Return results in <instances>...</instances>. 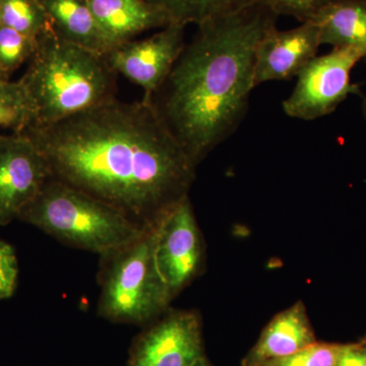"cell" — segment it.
Segmentation results:
<instances>
[{
    "mask_svg": "<svg viewBox=\"0 0 366 366\" xmlns=\"http://www.w3.org/2000/svg\"><path fill=\"white\" fill-rule=\"evenodd\" d=\"M21 134L52 177L153 228L189 197L197 165L146 100L117 98Z\"/></svg>",
    "mask_w": 366,
    "mask_h": 366,
    "instance_id": "1",
    "label": "cell"
},
{
    "mask_svg": "<svg viewBox=\"0 0 366 366\" xmlns=\"http://www.w3.org/2000/svg\"><path fill=\"white\" fill-rule=\"evenodd\" d=\"M277 19L259 0L204 21L162 85L143 98L196 165L244 119L255 89V50Z\"/></svg>",
    "mask_w": 366,
    "mask_h": 366,
    "instance_id": "2",
    "label": "cell"
},
{
    "mask_svg": "<svg viewBox=\"0 0 366 366\" xmlns=\"http://www.w3.org/2000/svg\"><path fill=\"white\" fill-rule=\"evenodd\" d=\"M117 74L103 55L66 42L50 29L37 38L20 79L32 115L28 127L52 124L117 98Z\"/></svg>",
    "mask_w": 366,
    "mask_h": 366,
    "instance_id": "3",
    "label": "cell"
},
{
    "mask_svg": "<svg viewBox=\"0 0 366 366\" xmlns=\"http://www.w3.org/2000/svg\"><path fill=\"white\" fill-rule=\"evenodd\" d=\"M19 220L64 244L100 257L134 242L151 229L53 177Z\"/></svg>",
    "mask_w": 366,
    "mask_h": 366,
    "instance_id": "4",
    "label": "cell"
},
{
    "mask_svg": "<svg viewBox=\"0 0 366 366\" xmlns=\"http://www.w3.org/2000/svg\"><path fill=\"white\" fill-rule=\"evenodd\" d=\"M154 229L109 254L101 255L99 317L117 324L147 325L172 301L154 259Z\"/></svg>",
    "mask_w": 366,
    "mask_h": 366,
    "instance_id": "5",
    "label": "cell"
},
{
    "mask_svg": "<svg viewBox=\"0 0 366 366\" xmlns=\"http://www.w3.org/2000/svg\"><path fill=\"white\" fill-rule=\"evenodd\" d=\"M366 59L365 50L333 48L315 56L297 74V83L283 102L288 117L315 120L331 114L349 95H360V85L351 81L354 66Z\"/></svg>",
    "mask_w": 366,
    "mask_h": 366,
    "instance_id": "6",
    "label": "cell"
},
{
    "mask_svg": "<svg viewBox=\"0 0 366 366\" xmlns=\"http://www.w3.org/2000/svg\"><path fill=\"white\" fill-rule=\"evenodd\" d=\"M154 259L172 298L201 271L203 239L189 197L175 204L155 226Z\"/></svg>",
    "mask_w": 366,
    "mask_h": 366,
    "instance_id": "7",
    "label": "cell"
},
{
    "mask_svg": "<svg viewBox=\"0 0 366 366\" xmlns=\"http://www.w3.org/2000/svg\"><path fill=\"white\" fill-rule=\"evenodd\" d=\"M207 358L196 312H172L134 339L127 366H194Z\"/></svg>",
    "mask_w": 366,
    "mask_h": 366,
    "instance_id": "8",
    "label": "cell"
},
{
    "mask_svg": "<svg viewBox=\"0 0 366 366\" xmlns=\"http://www.w3.org/2000/svg\"><path fill=\"white\" fill-rule=\"evenodd\" d=\"M51 177L47 161L30 137L0 134V225L19 220Z\"/></svg>",
    "mask_w": 366,
    "mask_h": 366,
    "instance_id": "9",
    "label": "cell"
},
{
    "mask_svg": "<svg viewBox=\"0 0 366 366\" xmlns=\"http://www.w3.org/2000/svg\"><path fill=\"white\" fill-rule=\"evenodd\" d=\"M185 26L170 24L160 32L143 40L115 46L105 55L110 67L142 86L144 97H150L174 66L185 45Z\"/></svg>",
    "mask_w": 366,
    "mask_h": 366,
    "instance_id": "10",
    "label": "cell"
},
{
    "mask_svg": "<svg viewBox=\"0 0 366 366\" xmlns=\"http://www.w3.org/2000/svg\"><path fill=\"white\" fill-rule=\"evenodd\" d=\"M320 31L314 21L290 30L269 29L255 50L254 86L266 81H284L297 76L317 56Z\"/></svg>",
    "mask_w": 366,
    "mask_h": 366,
    "instance_id": "11",
    "label": "cell"
},
{
    "mask_svg": "<svg viewBox=\"0 0 366 366\" xmlns=\"http://www.w3.org/2000/svg\"><path fill=\"white\" fill-rule=\"evenodd\" d=\"M315 342L307 308L300 301L269 322L259 340L243 358L242 366H262L269 361L292 355Z\"/></svg>",
    "mask_w": 366,
    "mask_h": 366,
    "instance_id": "12",
    "label": "cell"
},
{
    "mask_svg": "<svg viewBox=\"0 0 366 366\" xmlns=\"http://www.w3.org/2000/svg\"><path fill=\"white\" fill-rule=\"evenodd\" d=\"M112 48L152 29L165 28L167 14L146 0H86Z\"/></svg>",
    "mask_w": 366,
    "mask_h": 366,
    "instance_id": "13",
    "label": "cell"
},
{
    "mask_svg": "<svg viewBox=\"0 0 366 366\" xmlns=\"http://www.w3.org/2000/svg\"><path fill=\"white\" fill-rule=\"evenodd\" d=\"M53 32L62 40L105 56L112 49L86 0H40Z\"/></svg>",
    "mask_w": 366,
    "mask_h": 366,
    "instance_id": "14",
    "label": "cell"
},
{
    "mask_svg": "<svg viewBox=\"0 0 366 366\" xmlns=\"http://www.w3.org/2000/svg\"><path fill=\"white\" fill-rule=\"evenodd\" d=\"M312 21L320 44L366 51V0H330Z\"/></svg>",
    "mask_w": 366,
    "mask_h": 366,
    "instance_id": "15",
    "label": "cell"
},
{
    "mask_svg": "<svg viewBox=\"0 0 366 366\" xmlns=\"http://www.w3.org/2000/svg\"><path fill=\"white\" fill-rule=\"evenodd\" d=\"M167 14L171 24L199 26L204 21L234 13L259 0H146Z\"/></svg>",
    "mask_w": 366,
    "mask_h": 366,
    "instance_id": "16",
    "label": "cell"
},
{
    "mask_svg": "<svg viewBox=\"0 0 366 366\" xmlns=\"http://www.w3.org/2000/svg\"><path fill=\"white\" fill-rule=\"evenodd\" d=\"M0 25L33 38L51 29L40 0H0Z\"/></svg>",
    "mask_w": 366,
    "mask_h": 366,
    "instance_id": "17",
    "label": "cell"
},
{
    "mask_svg": "<svg viewBox=\"0 0 366 366\" xmlns=\"http://www.w3.org/2000/svg\"><path fill=\"white\" fill-rule=\"evenodd\" d=\"M31 122L30 103L20 79L0 78V127L21 134Z\"/></svg>",
    "mask_w": 366,
    "mask_h": 366,
    "instance_id": "18",
    "label": "cell"
},
{
    "mask_svg": "<svg viewBox=\"0 0 366 366\" xmlns=\"http://www.w3.org/2000/svg\"><path fill=\"white\" fill-rule=\"evenodd\" d=\"M37 38L29 37L9 26L0 25V71L9 78L33 56Z\"/></svg>",
    "mask_w": 366,
    "mask_h": 366,
    "instance_id": "19",
    "label": "cell"
},
{
    "mask_svg": "<svg viewBox=\"0 0 366 366\" xmlns=\"http://www.w3.org/2000/svg\"><path fill=\"white\" fill-rule=\"evenodd\" d=\"M343 347V344L317 341L292 355L269 361L262 366H335Z\"/></svg>",
    "mask_w": 366,
    "mask_h": 366,
    "instance_id": "20",
    "label": "cell"
},
{
    "mask_svg": "<svg viewBox=\"0 0 366 366\" xmlns=\"http://www.w3.org/2000/svg\"><path fill=\"white\" fill-rule=\"evenodd\" d=\"M277 16H292L300 23L312 21L330 0H261Z\"/></svg>",
    "mask_w": 366,
    "mask_h": 366,
    "instance_id": "21",
    "label": "cell"
},
{
    "mask_svg": "<svg viewBox=\"0 0 366 366\" xmlns=\"http://www.w3.org/2000/svg\"><path fill=\"white\" fill-rule=\"evenodd\" d=\"M19 262L13 245L0 239V301L13 297L18 287Z\"/></svg>",
    "mask_w": 366,
    "mask_h": 366,
    "instance_id": "22",
    "label": "cell"
},
{
    "mask_svg": "<svg viewBox=\"0 0 366 366\" xmlns=\"http://www.w3.org/2000/svg\"><path fill=\"white\" fill-rule=\"evenodd\" d=\"M335 366H366V342L345 344Z\"/></svg>",
    "mask_w": 366,
    "mask_h": 366,
    "instance_id": "23",
    "label": "cell"
},
{
    "mask_svg": "<svg viewBox=\"0 0 366 366\" xmlns=\"http://www.w3.org/2000/svg\"><path fill=\"white\" fill-rule=\"evenodd\" d=\"M361 110H362V115L365 117L366 122V97H362V102H361Z\"/></svg>",
    "mask_w": 366,
    "mask_h": 366,
    "instance_id": "24",
    "label": "cell"
},
{
    "mask_svg": "<svg viewBox=\"0 0 366 366\" xmlns=\"http://www.w3.org/2000/svg\"><path fill=\"white\" fill-rule=\"evenodd\" d=\"M194 366H213L211 365V362L208 360V358H204V360L199 361L197 365Z\"/></svg>",
    "mask_w": 366,
    "mask_h": 366,
    "instance_id": "25",
    "label": "cell"
},
{
    "mask_svg": "<svg viewBox=\"0 0 366 366\" xmlns=\"http://www.w3.org/2000/svg\"><path fill=\"white\" fill-rule=\"evenodd\" d=\"M0 78L9 79V78H6V76H4V74H2L1 71H0Z\"/></svg>",
    "mask_w": 366,
    "mask_h": 366,
    "instance_id": "26",
    "label": "cell"
},
{
    "mask_svg": "<svg viewBox=\"0 0 366 366\" xmlns=\"http://www.w3.org/2000/svg\"><path fill=\"white\" fill-rule=\"evenodd\" d=\"M362 341H365L366 342V336L365 337V338H363Z\"/></svg>",
    "mask_w": 366,
    "mask_h": 366,
    "instance_id": "27",
    "label": "cell"
}]
</instances>
